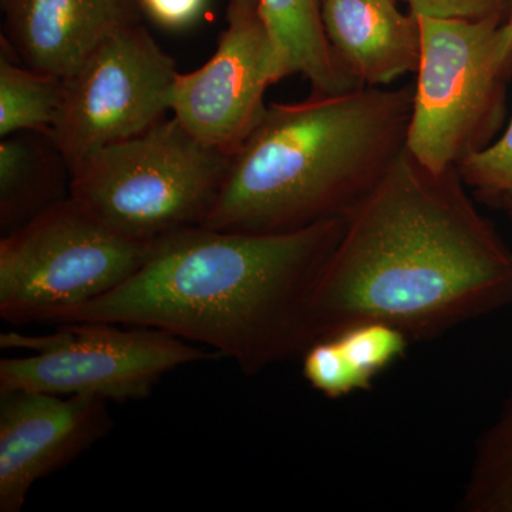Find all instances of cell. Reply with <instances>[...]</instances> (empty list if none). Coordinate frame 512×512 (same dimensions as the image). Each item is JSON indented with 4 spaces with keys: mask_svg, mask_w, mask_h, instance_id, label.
Listing matches in <instances>:
<instances>
[{
    "mask_svg": "<svg viewBox=\"0 0 512 512\" xmlns=\"http://www.w3.org/2000/svg\"><path fill=\"white\" fill-rule=\"evenodd\" d=\"M320 16L333 55L359 86H389L417 73L419 18L397 0H320Z\"/></svg>",
    "mask_w": 512,
    "mask_h": 512,
    "instance_id": "12",
    "label": "cell"
},
{
    "mask_svg": "<svg viewBox=\"0 0 512 512\" xmlns=\"http://www.w3.org/2000/svg\"><path fill=\"white\" fill-rule=\"evenodd\" d=\"M261 8L288 76H305L313 93L360 87L333 55L323 29L320 0H261Z\"/></svg>",
    "mask_w": 512,
    "mask_h": 512,
    "instance_id": "13",
    "label": "cell"
},
{
    "mask_svg": "<svg viewBox=\"0 0 512 512\" xmlns=\"http://www.w3.org/2000/svg\"><path fill=\"white\" fill-rule=\"evenodd\" d=\"M352 365L369 380L406 355L412 339L403 330L382 322H365L332 336Z\"/></svg>",
    "mask_w": 512,
    "mask_h": 512,
    "instance_id": "18",
    "label": "cell"
},
{
    "mask_svg": "<svg viewBox=\"0 0 512 512\" xmlns=\"http://www.w3.org/2000/svg\"><path fill=\"white\" fill-rule=\"evenodd\" d=\"M64 79L18 64L2 46L0 55V136L42 133L49 136L62 110Z\"/></svg>",
    "mask_w": 512,
    "mask_h": 512,
    "instance_id": "15",
    "label": "cell"
},
{
    "mask_svg": "<svg viewBox=\"0 0 512 512\" xmlns=\"http://www.w3.org/2000/svg\"><path fill=\"white\" fill-rule=\"evenodd\" d=\"M60 325L49 335H0L3 349L30 350L0 362V390L131 402L178 367L218 356L164 330L94 320Z\"/></svg>",
    "mask_w": 512,
    "mask_h": 512,
    "instance_id": "7",
    "label": "cell"
},
{
    "mask_svg": "<svg viewBox=\"0 0 512 512\" xmlns=\"http://www.w3.org/2000/svg\"><path fill=\"white\" fill-rule=\"evenodd\" d=\"M416 16L507 20L510 0H406Z\"/></svg>",
    "mask_w": 512,
    "mask_h": 512,
    "instance_id": "20",
    "label": "cell"
},
{
    "mask_svg": "<svg viewBox=\"0 0 512 512\" xmlns=\"http://www.w3.org/2000/svg\"><path fill=\"white\" fill-rule=\"evenodd\" d=\"M45 141L23 133L2 137L0 141V227L3 235L26 224L46 210L59 197V168L53 165Z\"/></svg>",
    "mask_w": 512,
    "mask_h": 512,
    "instance_id": "14",
    "label": "cell"
},
{
    "mask_svg": "<svg viewBox=\"0 0 512 512\" xmlns=\"http://www.w3.org/2000/svg\"><path fill=\"white\" fill-rule=\"evenodd\" d=\"M417 18L421 56L406 150L443 173L490 146L503 127L512 46L505 19Z\"/></svg>",
    "mask_w": 512,
    "mask_h": 512,
    "instance_id": "5",
    "label": "cell"
},
{
    "mask_svg": "<svg viewBox=\"0 0 512 512\" xmlns=\"http://www.w3.org/2000/svg\"><path fill=\"white\" fill-rule=\"evenodd\" d=\"M512 299V252L457 168L434 173L404 150L349 212L316 286L315 342L365 322L429 340Z\"/></svg>",
    "mask_w": 512,
    "mask_h": 512,
    "instance_id": "1",
    "label": "cell"
},
{
    "mask_svg": "<svg viewBox=\"0 0 512 512\" xmlns=\"http://www.w3.org/2000/svg\"><path fill=\"white\" fill-rule=\"evenodd\" d=\"M157 241L117 234L63 198L3 235L0 316L12 323H50L124 284Z\"/></svg>",
    "mask_w": 512,
    "mask_h": 512,
    "instance_id": "6",
    "label": "cell"
},
{
    "mask_svg": "<svg viewBox=\"0 0 512 512\" xmlns=\"http://www.w3.org/2000/svg\"><path fill=\"white\" fill-rule=\"evenodd\" d=\"M111 427L106 400L0 390V511H22L37 481L69 466Z\"/></svg>",
    "mask_w": 512,
    "mask_h": 512,
    "instance_id": "10",
    "label": "cell"
},
{
    "mask_svg": "<svg viewBox=\"0 0 512 512\" xmlns=\"http://www.w3.org/2000/svg\"><path fill=\"white\" fill-rule=\"evenodd\" d=\"M2 45L37 72L67 79L114 29L140 20L137 0H0Z\"/></svg>",
    "mask_w": 512,
    "mask_h": 512,
    "instance_id": "11",
    "label": "cell"
},
{
    "mask_svg": "<svg viewBox=\"0 0 512 512\" xmlns=\"http://www.w3.org/2000/svg\"><path fill=\"white\" fill-rule=\"evenodd\" d=\"M346 218L282 234L175 232L158 239L124 284L50 323L94 320L164 330L258 375L315 343L312 299Z\"/></svg>",
    "mask_w": 512,
    "mask_h": 512,
    "instance_id": "2",
    "label": "cell"
},
{
    "mask_svg": "<svg viewBox=\"0 0 512 512\" xmlns=\"http://www.w3.org/2000/svg\"><path fill=\"white\" fill-rule=\"evenodd\" d=\"M286 76L261 0H228L217 50L200 69L178 72L170 114L200 143L232 156L264 117L268 87Z\"/></svg>",
    "mask_w": 512,
    "mask_h": 512,
    "instance_id": "9",
    "label": "cell"
},
{
    "mask_svg": "<svg viewBox=\"0 0 512 512\" xmlns=\"http://www.w3.org/2000/svg\"><path fill=\"white\" fill-rule=\"evenodd\" d=\"M177 66L140 20L110 32L64 79L59 119L49 134L67 167L165 119Z\"/></svg>",
    "mask_w": 512,
    "mask_h": 512,
    "instance_id": "8",
    "label": "cell"
},
{
    "mask_svg": "<svg viewBox=\"0 0 512 512\" xmlns=\"http://www.w3.org/2000/svg\"><path fill=\"white\" fill-rule=\"evenodd\" d=\"M208 0H137L141 15L164 29L190 28L204 13Z\"/></svg>",
    "mask_w": 512,
    "mask_h": 512,
    "instance_id": "21",
    "label": "cell"
},
{
    "mask_svg": "<svg viewBox=\"0 0 512 512\" xmlns=\"http://www.w3.org/2000/svg\"><path fill=\"white\" fill-rule=\"evenodd\" d=\"M302 359L306 382L328 399L372 389V380L352 365L336 338L316 340L302 353Z\"/></svg>",
    "mask_w": 512,
    "mask_h": 512,
    "instance_id": "19",
    "label": "cell"
},
{
    "mask_svg": "<svg viewBox=\"0 0 512 512\" xmlns=\"http://www.w3.org/2000/svg\"><path fill=\"white\" fill-rule=\"evenodd\" d=\"M503 36L505 42L512 46V0H510V10H508L507 20L503 25Z\"/></svg>",
    "mask_w": 512,
    "mask_h": 512,
    "instance_id": "22",
    "label": "cell"
},
{
    "mask_svg": "<svg viewBox=\"0 0 512 512\" xmlns=\"http://www.w3.org/2000/svg\"><path fill=\"white\" fill-rule=\"evenodd\" d=\"M229 160L171 116L73 165L69 197L117 234L153 242L204 225Z\"/></svg>",
    "mask_w": 512,
    "mask_h": 512,
    "instance_id": "4",
    "label": "cell"
},
{
    "mask_svg": "<svg viewBox=\"0 0 512 512\" xmlns=\"http://www.w3.org/2000/svg\"><path fill=\"white\" fill-rule=\"evenodd\" d=\"M457 171L478 200L512 218V120L503 136L458 164Z\"/></svg>",
    "mask_w": 512,
    "mask_h": 512,
    "instance_id": "17",
    "label": "cell"
},
{
    "mask_svg": "<svg viewBox=\"0 0 512 512\" xmlns=\"http://www.w3.org/2000/svg\"><path fill=\"white\" fill-rule=\"evenodd\" d=\"M414 84L272 103L202 227L282 234L345 217L406 150Z\"/></svg>",
    "mask_w": 512,
    "mask_h": 512,
    "instance_id": "3",
    "label": "cell"
},
{
    "mask_svg": "<svg viewBox=\"0 0 512 512\" xmlns=\"http://www.w3.org/2000/svg\"><path fill=\"white\" fill-rule=\"evenodd\" d=\"M464 512H512V392L474 447Z\"/></svg>",
    "mask_w": 512,
    "mask_h": 512,
    "instance_id": "16",
    "label": "cell"
}]
</instances>
